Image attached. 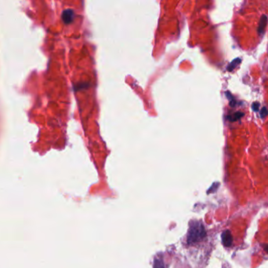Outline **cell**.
<instances>
[{
  "label": "cell",
  "instance_id": "obj_1",
  "mask_svg": "<svg viewBox=\"0 0 268 268\" xmlns=\"http://www.w3.org/2000/svg\"><path fill=\"white\" fill-rule=\"evenodd\" d=\"M206 235L205 227L200 222H192L190 224V228L188 234V243L189 245H194L202 241Z\"/></svg>",
  "mask_w": 268,
  "mask_h": 268
},
{
  "label": "cell",
  "instance_id": "obj_2",
  "mask_svg": "<svg viewBox=\"0 0 268 268\" xmlns=\"http://www.w3.org/2000/svg\"><path fill=\"white\" fill-rule=\"evenodd\" d=\"M75 13L74 11L71 10V9H67L63 11L62 13V20H63V23L66 25H69L72 22L74 19Z\"/></svg>",
  "mask_w": 268,
  "mask_h": 268
},
{
  "label": "cell",
  "instance_id": "obj_3",
  "mask_svg": "<svg viewBox=\"0 0 268 268\" xmlns=\"http://www.w3.org/2000/svg\"><path fill=\"white\" fill-rule=\"evenodd\" d=\"M222 242L225 247H230L232 245L233 237L230 230H225L222 234Z\"/></svg>",
  "mask_w": 268,
  "mask_h": 268
},
{
  "label": "cell",
  "instance_id": "obj_4",
  "mask_svg": "<svg viewBox=\"0 0 268 268\" xmlns=\"http://www.w3.org/2000/svg\"><path fill=\"white\" fill-rule=\"evenodd\" d=\"M268 19L266 15H263L261 17H260V22H259V25L257 28V32L259 35H263L264 33V31H265V28L267 27V25Z\"/></svg>",
  "mask_w": 268,
  "mask_h": 268
},
{
  "label": "cell",
  "instance_id": "obj_5",
  "mask_svg": "<svg viewBox=\"0 0 268 268\" xmlns=\"http://www.w3.org/2000/svg\"><path fill=\"white\" fill-rule=\"evenodd\" d=\"M244 116V113L241 112H236L233 113L232 115H230V116H227L228 121H231V122H234V121H237L238 120H240L242 116Z\"/></svg>",
  "mask_w": 268,
  "mask_h": 268
},
{
  "label": "cell",
  "instance_id": "obj_6",
  "mask_svg": "<svg viewBox=\"0 0 268 268\" xmlns=\"http://www.w3.org/2000/svg\"><path fill=\"white\" fill-rule=\"evenodd\" d=\"M241 61V58H235V59L233 60V61L228 65L227 68V69L228 72H231V71H233L235 68L238 67V66L240 65Z\"/></svg>",
  "mask_w": 268,
  "mask_h": 268
},
{
  "label": "cell",
  "instance_id": "obj_7",
  "mask_svg": "<svg viewBox=\"0 0 268 268\" xmlns=\"http://www.w3.org/2000/svg\"><path fill=\"white\" fill-rule=\"evenodd\" d=\"M226 96H227V98H228V100L230 101V106H231V107L234 108V106H235V105L237 104L236 101L234 99V98H233L232 95H230V92H228V91L227 92H226Z\"/></svg>",
  "mask_w": 268,
  "mask_h": 268
},
{
  "label": "cell",
  "instance_id": "obj_8",
  "mask_svg": "<svg viewBox=\"0 0 268 268\" xmlns=\"http://www.w3.org/2000/svg\"><path fill=\"white\" fill-rule=\"evenodd\" d=\"M154 268H165L164 264L159 259H155L154 262Z\"/></svg>",
  "mask_w": 268,
  "mask_h": 268
},
{
  "label": "cell",
  "instance_id": "obj_9",
  "mask_svg": "<svg viewBox=\"0 0 268 268\" xmlns=\"http://www.w3.org/2000/svg\"><path fill=\"white\" fill-rule=\"evenodd\" d=\"M268 115V109L267 107H263V109L260 111V117L264 119Z\"/></svg>",
  "mask_w": 268,
  "mask_h": 268
},
{
  "label": "cell",
  "instance_id": "obj_10",
  "mask_svg": "<svg viewBox=\"0 0 268 268\" xmlns=\"http://www.w3.org/2000/svg\"><path fill=\"white\" fill-rule=\"evenodd\" d=\"M260 104L259 102H253L252 105V109L253 110L254 112H257L259 111V109H260Z\"/></svg>",
  "mask_w": 268,
  "mask_h": 268
},
{
  "label": "cell",
  "instance_id": "obj_11",
  "mask_svg": "<svg viewBox=\"0 0 268 268\" xmlns=\"http://www.w3.org/2000/svg\"><path fill=\"white\" fill-rule=\"evenodd\" d=\"M264 250L268 252V245H264Z\"/></svg>",
  "mask_w": 268,
  "mask_h": 268
}]
</instances>
